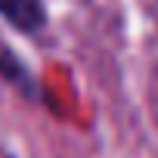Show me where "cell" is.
I'll use <instances>...</instances> for the list:
<instances>
[{
    "instance_id": "1",
    "label": "cell",
    "mask_w": 158,
    "mask_h": 158,
    "mask_svg": "<svg viewBox=\"0 0 158 158\" xmlns=\"http://www.w3.org/2000/svg\"><path fill=\"white\" fill-rule=\"evenodd\" d=\"M0 13L10 22H16L22 31H34L44 25V6L40 0H0Z\"/></svg>"
},
{
    "instance_id": "2",
    "label": "cell",
    "mask_w": 158,
    "mask_h": 158,
    "mask_svg": "<svg viewBox=\"0 0 158 158\" xmlns=\"http://www.w3.org/2000/svg\"><path fill=\"white\" fill-rule=\"evenodd\" d=\"M0 71H3V74L10 77V81H22V77H25V71L16 65V59H10L3 50H0Z\"/></svg>"
}]
</instances>
